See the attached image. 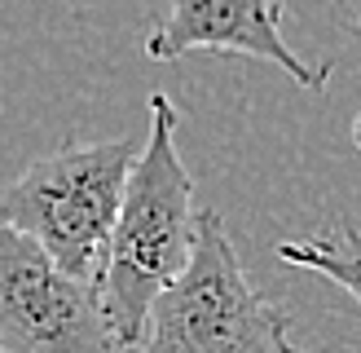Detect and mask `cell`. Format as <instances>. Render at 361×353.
Wrapping results in <instances>:
<instances>
[{
	"mask_svg": "<svg viewBox=\"0 0 361 353\" xmlns=\"http://www.w3.org/2000/svg\"><path fill=\"white\" fill-rule=\"evenodd\" d=\"M137 353H304L291 318L251 287L221 212L194 217L190 261L150 305Z\"/></svg>",
	"mask_w": 361,
	"mask_h": 353,
	"instance_id": "cell-3",
	"label": "cell"
},
{
	"mask_svg": "<svg viewBox=\"0 0 361 353\" xmlns=\"http://www.w3.org/2000/svg\"><path fill=\"white\" fill-rule=\"evenodd\" d=\"M0 353H119L97 287L0 225Z\"/></svg>",
	"mask_w": 361,
	"mask_h": 353,
	"instance_id": "cell-4",
	"label": "cell"
},
{
	"mask_svg": "<svg viewBox=\"0 0 361 353\" xmlns=\"http://www.w3.org/2000/svg\"><path fill=\"white\" fill-rule=\"evenodd\" d=\"M278 261L313 270V274H326L361 305V234L357 229H331V234L278 243Z\"/></svg>",
	"mask_w": 361,
	"mask_h": 353,
	"instance_id": "cell-6",
	"label": "cell"
},
{
	"mask_svg": "<svg viewBox=\"0 0 361 353\" xmlns=\"http://www.w3.org/2000/svg\"><path fill=\"white\" fill-rule=\"evenodd\" d=\"M194 176L176 150V106L168 93L150 97V137L123 181V199L106 243L97 300L115 349H137L159 292L185 270L194 247Z\"/></svg>",
	"mask_w": 361,
	"mask_h": 353,
	"instance_id": "cell-1",
	"label": "cell"
},
{
	"mask_svg": "<svg viewBox=\"0 0 361 353\" xmlns=\"http://www.w3.org/2000/svg\"><path fill=\"white\" fill-rule=\"evenodd\" d=\"M137 150L141 146L128 137L102 146H58L23 168V176L0 181V225L31 239L62 274L97 287Z\"/></svg>",
	"mask_w": 361,
	"mask_h": 353,
	"instance_id": "cell-2",
	"label": "cell"
},
{
	"mask_svg": "<svg viewBox=\"0 0 361 353\" xmlns=\"http://www.w3.org/2000/svg\"><path fill=\"white\" fill-rule=\"evenodd\" d=\"M286 0H172L146 35L150 62H176L194 49L238 53L282 66L304 88H326L331 66H309L300 53L282 40Z\"/></svg>",
	"mask_w": 361,
	"mask_h": 353,
	"instance_id": "cell-5",
	"label": "cell"
},
{
	"mask_svg": "<svg viewBox=\"0 0 361 353\" xmlns=\"http://www.w3.org/2000/svg\"><path fill=\"white\" fill-rule=\"evenodd\" d=\"M353 141H357V150H361V115H357V124H353Z\"/></svg>",
	"mask_w": 361,
	"mask_h": 353,
	"instance_id": "cell-7",
	"label": "cell"
},
{
	"mask_svg": "<svg viewBox=\"0 0 361 353\" xmlns=\"http://www.w3.org/2000/svg\"><path fill=\"white\" fill-rule=\"evenodd\" d=\"M357 31H361V23H357Z\"/></svg>",
	"mask_w": 361,
	"mask_h": 353,
	"instance_id": "cell-8",
	"label": "cell"
}]
</instances>
